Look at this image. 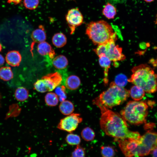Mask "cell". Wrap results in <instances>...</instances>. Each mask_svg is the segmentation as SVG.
Wrapping results in <instances>:
<instances>
[{
  "instance_id": "28",
  "label": "cell",
  "mask_w": 157,
  "mask_h": 157,
  "mask_svg": "<svg viewBox=\"0 0 157 157\" xmlns=\"http://www.w3.org/2000/svg\"><path fill=\"white\" fill-rule=\"evenodd\" d=\"M55 92L60 102L65 100L66 99L67 94L65 91V87L64 86L60 85L56 87L55 88Z\"/></svg>"
},
{
  "instance_id": "14",
  "label": "cell",
  "mask_w": 157,
  "mask_h": 157,
  "mask_svg": "<svg viewBox=\"0 0 157 157\" xmlns=\"http://www.w3.org/2000/svg\"><path fill=\"white\" fill-rule=\"evenodd\" d=\"M81 84L79 78L75 75H71L67 77L65 81V87L68 89L73 90L77 89Z\"/></svg>"
},
{
  "instance_id": "16",
  "label": "cell",
  "mask_w": 157,
  "mask_h": 157,
  "mask_svg": "<svg viewBox=\"0 0 157 157\" xmlns=\"http://www.w3.org/2000/svg\"><path fill=\"white\" fill-rule=\"evenodd\" d=\"M59 108L60 111L63 114L66 115L72 113L74 109L73 104L68 100H65L61 102Z\"/></svg>"
},
{
  "instance_id": "27",
  "label": "cell",
  "mask_w": 157,
  "mask_h": 157,
  "mask_svg": "<svg viewBox=\"0 0 157 157\" xmlns=\"http://www.w3.org/2000/svg\"><path fill=\"white\" fill-rule=\"evenodd\" d=\"M34 88L38 92L41 93H44L48 91L44 80L42 78L38 80L34 83Z\"/></svg>"
},
{
  "instance_id": "15",
  "label": "cell",
  "mask_w": 157,
  "mask_h": 157,
  "mask_svg": "<svg viewBox=\"0 0 157 157\" xmlns=\"http://www.w3.org/2000/svg\"><path fill=\"white\" fill-rule=\"evenodd\" d=\"M99 58V65L104 69V82L105 84L108 83V72L109 69L110 67L111 61L106 56H102Z\"/></svg>"
},
{
  "instance_id": "18",
  "label": "cell",
  "mask_w": 157,
  "mask_h": 157,
  "mask_svg": "<svg viewBox=\"0 0 157 157\" xmlns=\"http://www.w3.org/2000/svg\"><path fill=\"white\" fill-rule=\"evenodd\" d=\"M52 64L56 68L61 69L65 68L68 64V61L65 56L60 55L55 57L52 61Z\"/></svg>"
},
{
  "instance_id": "36",
  "label": "cell",
  "mask_w": 157,
  "mask_h": 157,
  "mask_svg": "<svg viewBox=\"0 0 157 157\" xmlns=\"http://www.w3.org/2000/svg\"><path fill=\"white\" fill-rule=\"evenodd\" d=\"M153 157H157V148L154 149L152 152Z\"/></svg>"
},
{
  "instance_id": "30",
  "label": "cell",
  "mask_w": 157,
  "mask_h": 157,
  "mask_svg": "<svg viewBox=\"0 0 157 157\" xmlns=\"http://www.w3.org/2000/svg\"><path fill=\"white\" fill-rule=\"evenodd\" d=\"M85 149L78 144L72 152L70 157H85Z\"/></svg>"
},
{
  "instance_id": "5",
  "label": "cell",
  "mask_w": 157,
  "mask_h": 157,
  "mask_svg": "<svg viewBox=\"0 0 157 157\" xmlns=\"http://www.w3.org/2000/svg\"><path fill=\"white\" fill-rule=\"evenodd\" d=\"M129 90L112 82L107 90L101 93L98 98L106 107L112 108L123 103L129 97Z\"/></svg>"
},
{
  "instance_id": "2",
  "label": "cell",
  "mask_w": 157,
  "mask_h": 157,
  "mask_svg": "<svg viewBox=\"0 0 157 157\" xmlns=\"http://www.w3.org/2000/svg\"><path fill=\"white\" fill-rule=\"evenodd\" d=\"M128 81L141 88L148 93L157 91V74L149 65L142 64L133 67Z\"/></svg>"
},
{
  "instance_id": "19",
  "label": "cell",
  "mask_w": 157,
  "mask_h": 157,
  "mask_svg": "<svg viewBox=\"0 0 157 157\" xmlns=\"http://www.w3.org/2000/svg\"><path fill=\"white\" fill-rule=\"evenodd\" d=\"M52 40L53 44L58 48H61L64 46L67 42L65 35L61 33L55 34L52 38Z\"/></svg>"
},
{
  "instance_id": "35",
  "label": "cell",
  "mask_w": 157,
  "mask_h": 157,
  "mask_svg": "<svg viewBox=\"0 0 157 157\" xmlns=\"http://www.w3.org/2000/svg\"><path fill=\"white\" fill-rule=\"evenodd\" d=\"M5 61L4 59L3 56L0 54V66L3 65Z\"/></svg>"
},
{
  "instance_id": "21",
  "label": "cell",
  "mask_w": 157,
  "mask_h": 157,
  "mask_svg": "<svg viewBox=\"0 0 157 157\" xmlns=\"http://www.w3.org/2000/svg\"><path fill=\"white\" fill-rule=\"evenodd\" d=\"M44 100L46 104L50 106H56L59 100L57 94L53 92L47 93L45 96Z\"/></svg>"
},
{
  "instance_id": "22",
  "label": "cell",
  "mask_w": 157,
  "mask_h": 157,
  "mask_svg": "<svg viewBox=\"0 0 157 157\" xmlns=\"http://www.w3.org/2000/svg\"><path fill=\"white\" fill-rule=\"evenodd\" d=\"M29 92L28 90L23 87H19L16 90L15 96L16 99L19 101H24L28 98Z\"/></svg>"
},
{
  "instance_id": "33",
  "label": "cell",
  "mask_w": 157,
  "mask_h": 157,
  "mask_svg": "<svg viewBox=\"0 0 157 157\" xmlns=\"http://www.w3.org/2000/svg\"><path fill=\"white\" fill-rule=\"evenodd\" d=\"M150 63L154 67H157V58L155 60L154 59H151L149 61Z\"/></svg>"
},
{
  "instance_id": "3",
  "label": "cell",
  "mask_w": 157,
  "mask_h": 157,
  "mask_svg": "<svg viewBox=\"0 0 157 157\" xmlns=\"http://www.w3.org/2000/svg\"><path fill=\"white\" fill-rule=\"evenodd\" d=\"M85 33L95 45L105 43L111 39L117 40L116 33L112 26L104 20L89 23Z\"/></svg>"
},
{
  "instance_id": "20",
  "label": "cell",
  "mask_w": 157,
  "mask_h": 157,
  "mask_svg": "<svg viewBox=\"0 0 157 157\" xmlns=\"http://www.w3.org/2000/svg\"><path fill=\"white\" fill-rule=\"evenodd\" d=\"M103 14L108 19L114 18L117 14L115 7L111 3H108L104 6L102 10Z\"/></svg>"
},
{
  "instance_id": "26",
  "label": "cell",
  "mask_w": 157,
  "mask_h": 157,
  "mask_svg": "<svg viewBox=\"0 0 157 157\" xmlns=\"http://www.w3.org/2000/svg\"><path fill=\"white\" fill-rule=\"evenodd\" d=\"M101 149L102 157H113L115 154V149L112 146H102Z\"/></svg>"
},
{
  "instance_id": "17",
  "label": "cell",
  "mask_w": 157,
  "mask_h": 157,
  "mask_svg": "<svg viewBox=\"0 0 157 157\" xmlns=\"http://www.w3.org/2000/svg\"><path fill=\"white\" fill-rule=\"evenodd\" d=\"M129 91L131 97L135 101L141 100L145 94V92L141 88L135 85L131 88Z\"/></svg>"
},
{
  "instance_id": "29",
  "label": "cell",
  "mask_w": 157,
  "mask_h": 157,
  "mask_svg": "<svg viewBox=\"0 0 157 157\" xmlns=\"http://www.w3.org/2000/svg\"><path fill=\"white\" fill-rule=\"evenodd\" d=\"M128 80L125 75L121 74L117 76L115 78L114 82L117 85L123 87L127 84Z\"/></svg>"
},
{
  "instance_id": "10",
  "label": "cell",
  "mask_w": 157,
  "mask_h": 157,
  "mask_svg": "<svg viewBox=\"0 0 157 157\" xmlns=\"http://www.w3.org/2000/svg\"><path fill=\"white\" fill-rule=\"evenodd\" d=\"M65 19L71 34L74 32L77 27L82 24L83 21V16L77 8L69 10L65 16Z\"/></svg>"
},
{
  "instance_id": "24",
  "label": "cell",
  "mask_w": 157,
  "mask_h": 157,
  "mask_svg": "<svg viewBox=\"0 0 157 157\" xmlns=\"http://www.w3.org/2000/svg\"><path fill=\"white\" fill-rule=\"evenodd\" d=\"M82 138L85 141H91L93 140L95 136V133L94 131L89 127L84 128L81 132Z\"/></svg>"
},
{
  "instance_id": "6",
  "label": "cell",
  "mask_w": 157,
  "mask_h": 157,
  "mask_svg": "<svg viewBox=\"0 0 157 157\" xmlns=\"http://www.w3.org/2000/svg\"><path fill=\"white\" fill-rule=\"evenodd\" d=\"M116 40L111 39L105 43L98 45L93 51L99 57L106 56L114 62L123 60L126 56L122 53V48L116 44Z\"/></svg>"
},
{
  "instance_id": "13",
  "label": "cell",
  "mask_w": 157,
  "mask_h": 157,
  "mask_svg": "<svg viewBox=\"0 0 157 157\" xmlns=\"http://www.w3.org/2000/svg\"><path fill=\"white\" fill-rule=\"evenodd\" d=\"M31 38L33 42L38 44L45 41L46 39V35L44 28L42 25H40L38 28L32 32Z\"/></svg>"
},
{
  "instance_id": "12",
  "label": "cell",
  "mask_w": 157,
  "mask_h": 157,
  "mask_svg": "<svg viewBox=\"0 0 157 157\" xmlns=\"http://www.w3.org/2000/svg\"><path fill=\"white\" fill-rule=\"evenodd\" d=\"M38 53L42 56H48L51 58H54L55 55L54 50L48 42L44 41L38 44L37 46Z\"/></svg>"
},
{
  "instance_id": "23",
  "label": "cell",
  "mask_w": 157,
  "mask_h": 157,
  "mask_svg": "<svg viewBox=\"0 0 157 157\" xmlns=\"http://www.w3.org/2000/svg\"><path fill=\"white\" fill-rule=\"evenodd\" d=\"M13 77V74L10 67H2L0 68V78L7 81L10 80Z\"/></svg>"
},
{
  "instance_id": "37",
  "label": "cell",
  "mask_w": 157,
  "mask_h": 157,
  "mask_svg": "<svg viewBox=\"0 0 157 157\" xmlns=\"http://www.w3.org/2000/svg\"><path fill=\"white\" fill-rule=\"evenodd\" d=\"M145 1L147 2H150L154 0H144Z\"/></svg>"
},
{
  "instance_id": "4",
  "label": "cell",
  "mask_w": 157,
  "mask_h": 157,
  "mask_svg": "<svg viewBox=\"0 0 157 157\" xmlns=\"http://www.w3.org/2000/svg\"><path fill=\"white\" fill-rule=\"evenodd\" d=\"M120 114L126 121L131 124L138 125L145 124L148 114V106L144 101H130Z\"/></svg>"
},
{
  "instance_id": "38",
  "label": "cell",
  "mask_w": 157,
  "mask_h": 157,
  "mask_svg": "<svg viewBox=\"0 0 157 157\" xmlns=\"http://www.w3.org/2000/svg\"><path fill=\"white\" fill-rule=\"evenodd\" d=\"M2 49V47L1 44L0 43V52L1 51Z\"/></svg>"
},
{
  "instance_id": "32",
  "label": "cell",
  "mask_w": 157,
  "mask_h": 157,
  "mask_svg": "<svg viewBox=\"0 0 157 157\" xmlns=\"http://www.w3.org/2000/svg\"><path fill=\"white\" fill-rule=\"evenodd\" d=\"M154 127V124H146L144 125V129H149L148 130H150L152 129Z\"/></svg>"
},
{
  "instance_id": "34",
  "label": "cell",
  "mask_w": 157,
  "mask_h": 157,
  "mask_svg": "<svg viewBox=\"0 0 157 157\" xmlns=\"http://www.w3.org/2000/svg\"><path fill=\"white\" fill-rule=\"evenodd\" d=\"M22 0H7V2L9 3H13L15 4L19 3Z\"/></svg>"
},
{
  "instance_id": "7",
  "label": "cell",
  "mask_w": 157,
  "mask_h": 157,
  "mask_svg": "<svg viewBox=\"0 0 157 157\" xmlns=\"http://www.w3.org/2000/svg\"><path fill=\"white\" fill-rule=\"evenodd\" d=\"M138 156H143L151 153L157 148V132L147 130L138 139Z\"/></svg>"
},
{
  "instance_id": "25",
  "label": "cell",
  "mask_w": 157,
  "mask_h": 157,
  "mask_svg": "<svg viewBox=\"0 0 157 157\" xmlns=\"http://www.w3.org/2000/svg\"><path fill=\"white\" fill-rule=\"evenodd\" d=\"M65 139L67 143L71 145H78L81 141L79 135L72 133L68 134Z\"/></svg>"
},
{
  "instance_id": "1",
  "label": "cell",
  "mask_w": 157,
  "mask_h": 157,
  "mask_svg": "<svg viewBox=\"0 0 157 157\" xmlns=\"http://www.w3.org/2000/svg\"><path fill=\"white\" fill-rule=\"evenodd\" d=\"M93 103L101 110L100 126L106 135L116 140L140 138L141 135L139 132L129 130L126 121L122 116L106 107L98 97L93 100Z\"/></svg>"
},
{
  "instance_id": "39",
  "label": "cell",
  "mask_w": 157,
  "mask_h": 157,
  "mask_svg": "<svg viewBox=\"0 0 157 157\" xmlns=\"http://www.w3.org/2000/svg\"><path fill=\"white\" fill-rule=\"evenodd\" d=\"M0 98H1V97H0Z\"/></svg>"
},
{
  "instance_id": "8",
  "label": "cell",
  "mask_w": 157,
  "mask_h": 157,
  "mask_svg": "<svg viewBox=\"0 0 157 157\" xmlns=\"http://www.w3.org/2000/svg\"><path fill=\"white\" fill-rule=\"evenodd\" d=\"M82 119L80 114L72 113L61 119L58 124L57 128L71 133L76 129Z\"/></svg>"
},
{
  "instance_id": "11",
  "label": "cell",
  "mask_w": 157,
  "mask_h": 157,
  "mask_svg": "<svg viewBox=\"0 0 157 157\" xmlns=\"http://www.w3.org/2000/svg\"><path fill=\"white\" fill-rule=\"evenodd\" d=\"M22 57L20 53L16 50L8 52L6 56V60L7 63L13 67L19 66Z\"/></svg>"
},
{
  "instance_id": "31",
  "label": "cell",
  "mask_w": 157,
  "mask_h": 157,
  "mask_svg": "<svg viewBox=\"0 0 157 157\" xmlns=\"http://www.w3.org/2000/svg\"><path fill=\"white\" fill-rule=\"evenodd\" d=\"M23 3L25 7L28 9L33 10L38 7L39 0H24Z\"/></svg>"
},
{
  "instance_id": "9",
  "label": "cell",
  "mask_w": 157,
  "mask_h": 157,
  "mask_svg": "<svg viewBox=\"0 0 157 157\" xmlns=\"http://www.w3.org/2000/svg\"><path fill=\"white\" fill-rule=\"evenodd\" d=\"M138 139L129 138L117 140L119 147L125 157L138 156Z\"/></svg>"
}]
</instances>
